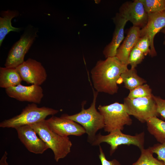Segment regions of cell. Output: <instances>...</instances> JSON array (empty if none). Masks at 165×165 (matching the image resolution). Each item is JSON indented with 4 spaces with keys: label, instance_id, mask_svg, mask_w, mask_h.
Here are the masks:
<instances>
[{
    "label": "cell",
    "instance_id": "6da1fadb",
    "mask_svg": "<svg viewBox=\"0 0 165 165\" xmlns=\"http://www.w3.org/2000/svg\"><path fill=\"white\" fill-rule=\"evenodd\" d=\"M116 56L97 61L90 72L94 88L98 92L113 95L118 90V83L122 73L128 68Z\"/></svg>",
    "mask_w": 165,
    "mask_h": 165
},
{
    "label": "cell",
    "instance_id": "7a4b0ae2",
    "mask_svg": "<svg viewBox=\"0 0 165 165\" xmlns=\"http://www.w3.org/2000/svg\"><path fill=\"white\" fill-rule=\"evenodd\" d=\"M94 97L90 106L87 109L84 108L85 102L82 104L81 111L76 114L69 115H63L62 116L70 119L81 125L87 135V141L91 144L94 140L97 132L104 128L103 117L96 108V103L98 92L94 90Z\"/></svg>",
    "mask_w": 165,
    "mask_h": 165
},
{
    "label": "cell",
    "instance_id": "3957f363",
    "mask_svg": "<svg viewBox=\"0 0 165 165\" xmlns=\"http://www.w3.org/2000/svg\"><path fill=\"white\" fill-rule=\"evenodd\" d=\"M39 137L53 151L57 162L65 157L71 152L72 143L68 137L61 136L49 127L46 119L30 125Z\"/></svg>",
    "mask_w": 165,
    "mask_h": 165
},
{
    "label": "cell",
    "instance_id": "277c9868",
    "mask_svg": "<svg viewBox=\"0 0 165 165\" xmlns=\"http://www.w3.org/2000/svg\"><path fill=\"white\" fill-rule=\"evenodd\" d=\"M58 112L57 110L48 107H39L36 104L32 103L23 109L20 114L1 122L0 127L15 128L20 126L30 125L46 119L48 116H53Z\"/></svg>",
    "mask_w": 165,
    "mask_h": 165
},
{
    "label": "cell",
    "instance_id": "5b68a950",
    "mask_svg": "<svg viewBox=\"0 0 165 165\" xmlns=\"http://www.w3.org/2000/svg\"><path fill=\"white\" fill-rule=\"evenodd\" d=\"M98 109L104 118L105 132L109 133L117 130L122 131L125 125L132 123V120L123 104L116 102L108 105H100Z\"/></svg>",
    "mask_w": 165,
    "mask_h": 165
},
{
    "label": "cell",
    "instance_id": "8992f818",
    "mask_svg": "<svg viewBox=\"0 0 165 165\" xmlns=\"http://www.w3.org/2000/svg\"><path fill=\"white\" fill-rule=\"evenodd\" d=\"M145 133L143 132L135 135L123 133L120 130L113 131L107 135H102L101 133L96 134L93 142L92 145H99L103 142H105L110 145V154L111 156L121 145H133L138 147L141 150L144 148Z\"/></svg>",
    "mask_w": 165,
    "mask_h": 165
},
{
    "label": "cell",
    "instance_id": "52a82bcc",
    "mask_svg": "<svg viewBox=\"0 0 165 165\" xmlns=\"http://www.w3.org/2000/svg\"><path fill=\"white\" fill-rule=\"evenodd\" d=\"M37 32L38 30L31 26L27 28L9 51L5 67L16 68L24 61V57L37 37Z\"/></svg>",
    "mask_w": 165,
    "mask_h": 165
},
{
    "label": "cell",
    "instance_id": "ba28073f",
    "mask_svg": "<svg viewBox=\"0 0 165 165\" xmlns=\"http://www.w3.org/2000/svg\"><path fill=\"white\" fill-rule=\"evenodd\" d=\"M153 95L134 99L125 97L123 104L127 113L142 123L151 117L159 116Z\"/></svg>",
    "mask_w": 165,
    "mask_h": 165
},
{
    "label": "cell",
    "instance_id": "9c48e42d",
    "mask_svg": "<svg viewBox=\"0 0 165 165\" xmlns=\"http://www.w3.org/2000/svg\"><path fill=\"white\" fill-rule=\"evenodd\" d=\"M22 81L27 83L40 86L46 79V70L42 64L29 58L16 68Z\"/></svg>",
    "mask_w": 165,
    "mask_h": 165
},
{
    "label": "cell",
    "instance_id": "30bf717a",
    "mask_svg": "<svg viewBox=\"0 0 165 165\" xmlns=\"http://www.w3.org/2000/svg\"><path fill=\"white\" fill-rule=\"evenodd\" d=\"M118 13L130 21L133 26L140 28L144 27L148 22V13L139 0L125 2L119 8Z\"/></svg>",
    "mask_w": 165,
    "mask_h": 165
},
{
    "label": "cell",
    "instance_id": "8fae6325",
    "mask_svg": "<svg viewBox=\"0 0 165 165\" xmlns=\"http://www.w3.org/2000/svg\"><path fill=\"white\" fill-rule=\"evenodd\" d=\"M46 121L51 130L62 137L80 136L86 133L85 129L80 124L62 116L58 117L53 116Z\"/></svg>",
    "mask_w": 165,
    "mask_h": 165
},
{
    "label": "cell",
    "instance_id": "7c38bea8",
    "mask_svg": "<svg viewBox=\"0 0 165 165\" xmlns=\"http://www.w3.org/2000/svg\"><path fill=\"white\" fill-rule=\"evenodd\" d=\"M9 97L20 101L40 104L44 96L43 90L40 86L31 85L25 86L21 84L5 89Z\"/></svg>",
    "mask_w": 165,
    "mask_h": 165
},
{
    "label": "cell",
    "instance_id": "4fadbf2b",
    "mask_svg": "<svg viewBox=\"0 0 165 165\" xmlns=\"http://www.w3.org/2000/svg\"><path fill=\"white\" fill-rule=\"evenodd\" d=\"M21 142L29 152L42 154L49 148L44 141L37 135V133L30 125H24L15 128Z\"/></svg>",
    "mask_w": 165,
    "mask_h": 165
},
{
    "label": "cell",
    "instance_id": "5bb4252c",
    "mask_svg": "<svg viewBox=\"0 0 165 165\" xmlns=\"http://www.w3.org/2000/svg\"><path fill=\"white\" fill-rule=\"evenodd\" d=\"M148 14V22L141 30V37L144 35L148 37L150 43V55L153 57L157 55L154 44V37L158 33L165 28V10Z\"/></svg>",
    "mask_w": 165,
    "mask_h": 165
},
{
    "label": "cell",
    "instance_id": "9a60e30c",
    "mask_svg": "<svg viewBox=\"0 0 165 165\" xmlns=\"http://www.w3.org/2000/svg\"><path fill=\"white\" fill-rule=\"evenodd\" d=\"M115 28L111 42L105 47L103 54L107 58L116 56L119 47L124 38V29L128 21L118 13L113 18Z\"/></svg>",
    "mask_w": 165,
    "mask_h": 165
},
{
    "label": "cell",
    "instance_id": "2e32d148",
    "mask_svg": "<svg viewBox=\"0 0 165 165\" xmlns=\"http://www.w3.org/2000/svg\"><path fill=\"white\" fill-rule=\"evenodd\" d=\"M141 30L137 27L134 26L131 27L117 50L116 56L123 64L128 65L129 54L141 37Z\"/></svg>",
    "mask_w": 165,
    "mask_h": 165
},
{
    "label": "cell",
    "instance_id": "e0dca14e",
    "mask_svg": "<svg viewBox=\"0 0 165 165\" xmlns=\"http://www.w3.org/2000/svg\"><path fill=\"white\" fill-rule=\"evenodd\" d=\"M19 13L16 10H7L2 11L0 17V46L2 45L5 37L10 31L19 32L21 28L13 27L11 22L12 19L19 16Z\"/></svg>",
    "mask_w": 165,
    "mask_h": 165
},
{
    "label": "cell",
    "instance_id": "ac0fdd59",
    "mask_svg": "<svg viewBox=\"0 0 165 165\" xmlns=\"http://www.w3.org/2000/svg\"><path fill=\"white\" fill-rule=\"evenodd\" d=\"M22 81L16 68H0V87L5 89L17 86Z\"/></svg>",
    "mask_w": 165,
    "mask_h": 165
},
{
    "label": "cell",
    "instance_id": "d6986e66",
    "mask_svg": "<svg viewBox=\"0 0 165 165\" xmlns=\"http://www.w3.org/2000/svg\"><path fill=\"white\" fill-rule=\"evenodd\" d=\"M148 132L156 140L162 143L165 141V122L157 117H151L146 121Z\"/></svg>",
    "mask_w": 165,
    "mask_h": 165
},
{
    "label": "cell",
    "instance_id": "ffe728a7",
    "mask_svg": "<svg viewBox=\"0 0 165 165\" xmlns=\"http://www.w3.org/2000/svg\"><path fill=\"white\" fill-rule=\"evenodd\" d=\"M120 79L123 82L125 87L130 91L146 82L144 79L138 75L135 68L128 69L122 74Z\"/></svg>",
    "mask_w": 165,
    "mask_h": 165
},
{
    "label": "cell",
    "instance_id": "44dd1931",
    "mask_svg": "<svg viewBox=\"0 0 165 165\" xmlns=\"http://www.w3.org/2000/svg\"><path fill=\"white\" fill-rule=\"evenodd\" d=\"M141 151L140 157L132 165H165L163 161L153 157V152L148 148Z\"/></svg>",
    "mask_w": 165,
    "mask_h": 165
},
{
    "label": "cell",
    "instance_id": "7402d4cb",
    "mask_svg": "<svg viewBox=\"0 0 165 165\" xmlns=\"http://www.w3.org/2000/svg\"><path fill=\"white\" fill-rule=\"evenodd\" d=\"M148 13L165 10V0H139Z\"/></svg>",
    "mask_w": 165,
    "mask_h": 165
},
{
    "label": "cell",
    "instance_id": "603a6c76",
    "mask_svg": "<svg viewBox=\"0 0 165 165\" xmlns=\"http://www.w3.org/2000/svg\"><path fill=\"white\" fill-rule=\"evenodd\" d=\"M152 89L147 84H144L130 91L127 97L130 99L148 97L153 95Z\"/></svg>",
    "mask_w": 165,
    "mask_h": 165
},
{
    "label": "cell",
    "instance_id": "cb8c5ba5",
    "mask_svg": "<svg viewBox=\"0 0 165 165\" xmlns=\"http://www.w3.org/2000/svg\"><path fill=\"white\" fill-rule=\"evenodd\" d=\"M145 56L143 53L135 46L129 54L128 59V65H130L131 68H135L137 65L142 61Z\"/></svg>",
    "mask_w": 165,
    "mask_h": 165
},
{
    "label": "cell",
    "instance_id": "d4e9b609",
    "mask_svg": "<svg viewBox=\"0 0 165 165\" xmlns=\"http://www.w3.org/2000/svg\"><path fill=\"white\" fill-rule=\"evenodd\" d=\"M135 46L142 52L145 56H147L148 54L150 55L151 53L150 43L148 36L144 35L141 37Z\"/></svg>",
    "mask_w": 165,
    "mask_h": 165
},
{
    "label": "cell",
    "instance_id": "484cf974",
    "mask_svg": "<svg viewBox=\"0 0 165 165\" xmlns=\"http://www.w3.org/2000/svg\"><path fill=\"white\" fill-rule=\"evenodd\" d=\"M148 148L157 155V159L163 161L165 164V141L163 143L154 144Z\"/></svg>",
    "mask_w": 165,
    "mask_h": 165
},
{
    "label": "cell",
    "instance_id": "4316f807",
    "mask_svg": "<svg viewBox=\"0 0 165 165\" xmlns=\"http://www.w3.org/2000/svg\"><path fill=\"white\" fill-rule=\"evenodd\" d=\"M157 105V111L161 118L165 120V99L153 95Z\"/></svg>",
    "mask_w": 165,
    "mask_h": 165
},
{
    "label": "cell",
    "instance_id": "83f0119b",
    "mask_svg": "<svg viewBox=\"0 0 165 165\" xmlns=\"http://www.w3.org/2000/svg\"><path fill=\"white\" fill-rule=\"evenodd\" d=\"M100 154L99 157L100 160L101 165H122L119 162L115 159L111 161L108 160L105 157L101 146L99 145Z\"/></svg>",
    "mask_w": 165,
    "mask_h": 165
},
{
    "label": "cell",
    "instance_id": "f1b7e54d",
    "mask_svg": "<svg viewBox=\"0 0 165 165\" xmlns=\"http://www.w3.org/2000/svg\"><path fill=\"white\" fill-rule=\"evenodd\" d=\"M8 153L5 151L0 160V165H9L7 161Z\"/></svg>",
    "mask_w": 165,
    "mask_h": 165
},
{
    "label": "cell",
    "instance_id": "f546056e",
    "mask_svg": "<svg viewBox=\"0 0 165 165\" xmlns=\"http://www.w3.org/2000/svg\"><path fill=\"white\" fill-rule=\"evenodd\" d=\"M160 31L164 35V40L163 42V44L165 45V28L163 29Z\"/></svg>",
    "mask_w": 165,
    "mask_h": 165
}]
</instances>
